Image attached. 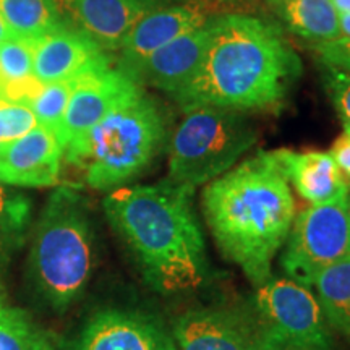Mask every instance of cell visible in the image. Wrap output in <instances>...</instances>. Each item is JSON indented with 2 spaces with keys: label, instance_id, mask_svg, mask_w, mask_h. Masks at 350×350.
Segmentation results:
<instances>
[{
  "label": "cell",
  "instance_id": "obj_32",
  "mask_svg": "<svg viewBox=\"0 0 350 350\" xmlns=\"http://www.w3.org/2000/svg\"><path fill=\"white\" fill-rule=\"evenodd\" d=\"M288 350H332V347H294Z\"/></svg>",
  "mask_w": 350,
  "mask_h": 350
},
{
  "label": "cell",
  "instance_id": "obj_1",
  "mask_svg": "<svg viewBox=\"0 0 350 350\" xmlns=\"http://www.w3.org/2000/svg\"><path fill=\"white\" fill-rule=\"evenodd\" d=\"M300 55L268 20L226 13L209 20L201 62L169 96L182 112L221 107L237 112L275 111L300 80Z\"/></svg>",
  "mask_w": 350,
  "mask_h": 350
},
{
  "label": "cell",
  "instance_id": "obj_13",
  "mask_svg": "<svg viewBox=\"0 0 350 350\" xmlns=\"http://www.w3.org/2000/svg\"><path fill=\"white\" fill-rule=\"evenodd\" d=\"M182 0H59L64 20L90 34L104 51H119L133 26L151 12Z\"/></svg>",
  "mask_w": 350,
  "mask_h": 350
},
{
  "label": "cell",
  "instance_id": "obj_28",
  "mask_svg": "<svg viewBox=\"0 0 350 350\" xmlns=\"http://www.w3.org/2000/svg\"><path fill=\"white\" fill-rule=\"evenodd\" d=\"M329 154L336 161L338 167L342 170V174L350 178V124L344 122L342 133L336 138Z\"/></svg>",
  "mask_w": 350,
  "mask_h": 350
},
{
  "label": "cell",
  "instance_id": "obj_10",
  "mask_svg": "<svg viewBox=\"0 0 350 350\" xmlns=\"http://www.w3.org/2000/svg\"><path fill=\"white\" fill-rule=\"evenodd\" d=\"M62 350H178L172 329L156 314L106 308L86 319Z\"/></svg>",
  "mask_w": 350,
  "mask_h": 350
},
{
  "label": "cell",
  "instance_id": "obj_21",
  "mask_svg": "<svg viewBox=\"0 0 350 350\" xmlns=\"http://www.w3.org/2000/svg\"><path fill=\"white\" fill-rule=\"evenodd\" d=\"M0 350H55L52 338L23 310L0 304Z\"/></svg>",
  "mask_w": 350,
  "mask_h": 350
},
{
  "label": "cell",
  "instance_id": "obj_2",
  "mask_svg": "<svg viewBox=\"0 0 350 350\" xmlns=\"http://www.w3.org/2000/svg\"><path fill=\"white\" fill-rule=\"evenodd\" d=\"M195 188L169 178L124 185L104 198V213L133 253L144 281L164 295L196 291L206 281V243L193 208Z\"/></svg>",
  "mask_w": 350,
  "mask_h": 350
},
{
  "label": "cell",
  "instance_id": "obj_5",
  "mask_svg": "<svg viewBox=\"0 0 350 350\" xmlns=\"http://www.w3.org/2000/svg\"><path fill=\"white\" fill-rule=\"evenodd\" d=\"M94 262V232L88 203L68 187L44 204L34 232L29 278L38 295L55 312L80 299Z\"/></svg>",
  "mask_w": 350,
  "mask_h": 350
},
{
  "label": "cell",
  "instance_id": "obj_27",
  "mask_svg": "<svg viewBox=\"0 0 350 350\" xmlns=\"http://www.w3.org/2000/svg\"><path fill=\"white\" fill-rule=\"evenodd\" d=\"M313 51L323 67L350 75V39L339 38L334 41L314 44Z\"/></svg>",
  "mask_w": 350,
  "mask_h": 350
},
{
  "label": "cell",
  "instance_id": "obj_24",
  "mask_svg": "<svg viewBox=\"0 0 350 350\" xmlns=\"http://www.w3.org/2000/svg\"><path fill=\"white\" fill-rule=\"evenodd\" d=\"M38 42L12 38L0 46V80L20 83L33 78L34 51Z\"/></svg>",
  "mask_w": 350,
  "mask_h": 350
},
{
  "label": "cell",
  "instance_id": "obj_9",
  "mask_svg": "<svg viewBox=\"0 0 350 350\" xmlns=\"http://www.w3.org/2000/svg\"><path fill=\"white\" fill-rule=\"evenodd\" d=\"M170 329L178 350H266L265 332L253 305L188 310Z\"/></svg>",
  "mask_w": 350,
  "mask_h": 350
},
{
  "label": "cell",
  "instance_id": "obj_3",
  "mask_svg": "<svg viewBox=\"0 0 350 350\" xmlns=\"http://www.w3.org/2000/svg\"><path fill=\"white\" fill-rule=\"evenodd\" d=\"M201 208L222 256L253 286L269 281L295 219L294 195L271 152H256L206 183Z\"/></svg>",
  "mask_w": 350,
  "mask_h": 350
},
{
  "label": "cell",
  "instance_id": "obj_20",
  "mask_svg": "<svg viewBox=\"0 0 350 350\" xmlns=\"http://www.w3.org/2000/svg\"><path fill=\"white\" fill-rule=\"evenodd\" d=\"M313 286L327 325L350 339V256L323 269Z\"/></svg>",
  "mask_w": 350,
  "mask_h": 350
},
{
  "label": "cell",
  "instance_id": "obj_15",
  "mask_svg": "<svg viewBox=\"0 0 350 350\" xmlns=\"http://www.w3.org/2000/svg\"><path fill=\"white\" fill-rule=\"evenodd\" d=\"M213 18L211 7L204 0H182L157 8L139 20L119 47L117 67L124 68L138 62L183 34L193 31Z\"/></svg>",
  "mask_w": 350,
  "mask_h": 350
},
{
  "label": "cell",
  "instance_id": "obj_6",
  "mask_svg": "<svg viewBox=\"0 0 350 350\" xmlns=\"http://www.w3.org/2000/svg\"><path fill=\"white\" fill-rule=\"evenodd\" d=\"M256 138L243 112L209 106L188 111L167 142L169 180L191 188L206 185L235 167Z\"/></svg>",
  "mask_w": 350,
  "mask_h": 350
},
{
  "label": "cell",
  "instance_id": "obj_4",
  "mask_svg": "<svg viewBox=\"0 0 350 350\" xmlns=\"http://www.w3.org/2000/svg\"><path fill=\"white\" fill-rule=\"evenodd\" d=\"M169 142L167 116L151 94L139 91L64 150L68 164L94 190H116L142 175Z\"/></svg>",
  "mask_w": 350,
  "mask_h": 350
},
{
  "label": "cell",
  "instance_id": "obj_8",
  "mask_svg": "<svg viewBox=\"0 0 350 350\" xmlns=\"http://www.w3.org/2000/svg\"><path fill=\"white\" fill-rule=\"evenodd\" d=\"M266 350L332 347V338L317 297L288 278H271L256 288L253 300Z\"/></svg>",
  "mask_w": 350,
  "mask_h": 350
},
{
  "label": "cell",
  "instance_id": "obj_7",
  "mask_svg": "<svg viewBox=\"0 0 350 350\" xmlns=\"http://www.w3.org/2000/svg\"><path fill=\"white\" fill-rule=\"evenodd\" d=\"M350 256L349 196L325 204H310L294 219L281 255L288 279L313 286L323 269Z\"/></svg>",
  "mask_w": 350,
  "mask_h": 350
},
{
  "label": "cell",
  "instance_id": "obj_18",
  "mask_svg": "<svg viewBox=\"0 0 350 350\" xmlns=\"http://www.w3.org/2000/svg\"><path fill=\"white\" fill-rule=\"evenodd\" d=\"M286 28L305 41L321 44L340 38L339 13L331 0H269Z\"/></svg>",
  "mask_w": 350,
  "mask_h": 350
},
{
  "label": "cell",
  "instance_id": "obj_31",
  "mask_svg": "<svg viewBox=\"0 0 350 350\" xmlns=\"http://www.w3.org/2000/svg\"><path fill=\"white\" fill-rule=\"evenodd\" d=\"M338 13H350V0H331Z\"/></svg>",
  "mask_w": 350,
  "mask_h": 350
},
{
  "label": "cell",
  "instance_id": "obj_16",
  "mask_svg": "<svg viewBox=\"0 0 350 350\" xmlns=\"http://www.w3.org/2000/svg\"><path fill=\"white\" fill-rule=\"evenodd\" d=\"M208 39L209 21L120 70L142 88L151 86L170 96L193 75Z\"/></svg>",
  "mask_w": 350,
  "mask_h": 350
},
{
  "label": "cell",
  "instance_id": "obj_30",
  "mask_svg": "<svg viewBox=\"0 0 350 350\" xmlns=\"http://www.w3.org/2000/svg\"><path fill=\"white\" fill-rule=\"evenodd\" d=\"M12 38H13L12 31L8 29L5 20H3L2 15H0V46H2L3 42H7L8 39H12Z\"/></svg>",
  "mask_w": 350,
  "mask_h": 350
},
{
  "label": "cell",
  "instance_id": "obj_26",
  "mask_svg": "<svg viewBox=\"0 0 350 350\" xmlns=\"http://www.w3.org/2000/svg\"><path fill=\"white\" fill-rule=\"evenodd\" d=\"M323 81L329 96L332 106L345 124H350V75L339 70L325 68Z\"/></svg>",
  "mask_w": 350,
  "mask_h": 350
},
{
  "label": "cell",
  "instance_id": "obj_17",
  "mask_svg": "<svg viewBox=\"0 0 350 350\" xmlns=\"http://www.w3.org/2000/svg\"><path fill=\"white\" fill-rule=\"evenodd\" d=\"M284 177L310 204H325L349 196V183L342 170L326 151H269Z\"/></svg>",
  "mask_w": 350,
  "mask_h": 350
},
{
  "label": "cell",
  "instance_id": "obj_11",
  "mask_svg": "<svg viewBox=\"0 0 350 350\" xmlns=\"http://www.w3.org/2000/svg\"><path fill=\"white\" fill-rule=\"evenodd\" d=\"M142 90L137 81L113 65L81 75L70 96L67 112L57 135L62 150Z\"/></svg>",
  "mask_w": 350,
  "mask_h": 350
},
{
  "label": "cell",
  "instance_id": "obj_12",
  "mask_svg": "<svg viewBox=\"0 0 350 350\" xmlns=\"http://www.w3.org/2000/svg\"><path fill=\"white\" fill-rule=\"evenodd\" d=\"M112 65L107 54L90 34L64 20L38 42L33 77L41 85L78 78Z\"/></svg>",
  "mask_w": 350,
  "mask_h": 350
},
{
  "label": "cell",
  "instance_id": "obj_23",
  "mask_svg": "<svg viewBox=\"0 0 350 350\" xmlns=\"http://www.w3.org/2000/svg\"><path fill=\"white\" fill-rule=\"evenodd\" d=\"M78 78L41 85L38 94L34 96L31 104H29L38 125L54 133L55 138L59 135L60 126H62L70 96L73 93V88H75Z\"/></svg>",
  "mask_w": 350,
  "mask_h": 350
},
{
  "label": "cell",
  "instance_id": "obj_33",
  "mask_svg": "<svg viewBox=\"0 0 350 350\" xmlns=\"http://www.w3.org/2000/svg\"><path fill=\"white\" fill-rule=\"evenodd\" d=\"M349 216H350V195H349Z\"/></svg>",
  "mask_w": 350,
  "mask_h": 350
},
{
  "label": "cell",
  "instance_id": "obj_22",
  "mask_svg": "<svg viewBox=\"0 0 350 350\" xmlns=\"http://www.w3.org/2000/svg\"><path fill=\"white\" fill-rule=\"evenodd\" d=\"M31 219V203L0 182V268L20 247Z\"/></svg>",
  "mask_w": 350,
  "mask_h": 350
},
{
  "label": "cell",
  "instance_id": "obj_29",
  "mask_svg": "<svg viewBox=\"0 0 350 350\" xmlns=\"http://www.w3.org/2000/svg\"><path fill=\"white\" fill-rule=\"evenodd\" d=\"M340 36L350 39V13H339Z\"/></svg>",
  "mask_w": 350,
  "mask_h": 350
},
{
  "label": "cell",
  "instance_id": "obj_25",
  "mask_svg": "<svg viewBox=\"0 0 350 350\" xmlns=\"http://www.w3.org/2000/svg\"><path fill=\"white\" fill-rule=\"evenodd\" d=\"M38 125L31 107L25 104L0 103V148L23 137Z\"/></svg>",
  "mask_w": 350,
  "mask_h": 350
},
{
  "label": "cell",
  "instance_id": "obj_14",
  "mask_svg": "<svg viewBox=\"0 0 350 350\" xmlns=\"http://www.w3.org/2000/svg\"><path fill=\"white\" fill-rule=\"evenodd\" d=\"M64 150L54 133L36 125L23 137L0 148L3 185L44 188L59 183Z\"/></svg>",
  "mask_w": 350,
  "mask_h": 350
},
{
  "label": "cell",
  "instance_id": "obj_19",
  "mask_svg": "<svg viewBox=\"0 0 350 350\" xmlns=\"http://www.w3.org/2000/svg\"><path fill=\"white\" fill-rule=\"evenodd\" d=\"M0 15L13 38L31 42L64 23L59 0H0Z\"/></svg>",
  "mask_w": 350,
  "mask_h": 350
}]
</instances>
